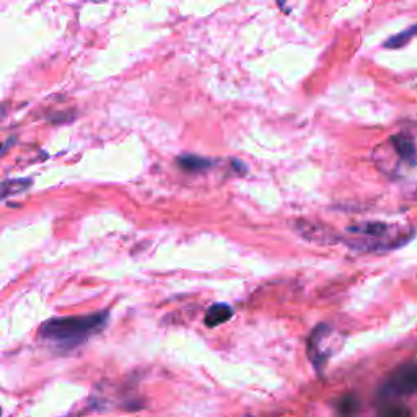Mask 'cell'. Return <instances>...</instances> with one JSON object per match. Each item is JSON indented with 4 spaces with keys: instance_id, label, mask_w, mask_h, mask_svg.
<instances>
[{
    "instance_id": "ba28073f",
    "label": "cell",
    "mask_w": 417,
    "mask_h": 417,
    "mask_svg": "<svg viewBox=\"0 0 417 417\" xmlns=\"http://www.w3.org/2000/svg\"><path fill=\"white\" fill-rule=\"evenodd\" d=\"M32 186V180H25V178H21V180H7L3 181L2 184V199H7L8 195H16L20 193H23Z\"/></svg>"
},
{
    "instance_id": "277c9868",
    "label": "cell",
    "mask_w": 417,
    "mask_h": 417,
    "mask_svg": "<svg viewBox=\"0 0 417 417\" xmlns=\"http://www.w3.org/2000/svg\"><path fill=\"white\" fill-rule=\"evenodd\" d=\"M391 145H393L394 152H396L399 158L403 160L404 163L407 165H414L417 163V147L414 141L409 136H404V134H398V136H393L390 139Z\"/></svg>"
},
{
    "instance_id": "7a4b0ae2",
    "label": "cell",
    "mask_w": 417,
    "mask_h": 417,
    "mask_svg": "<svg viewBox=\"0 0 417 417\" xmlns=\"http://www.w3.org/2000/svg\"><path fill=\"white\" fill-rule=\"evenodd\" d=\"M334 331L329 324H318L313 329L308 337V357H310L313 367L316 372L323 370L334 352Z\"/></svg>"
},
{
    "instance_id": "30bf717a",
    "label": "cell",
    "mask_w": 417,
    "mask_h": 417,
    "mask_svg": "<svg viewBox=\"0 0 417 417\" xmlns=\"http://www.w3.org/2000/svg\"><path fill=\"white\" fill-rule=\"evenodd\" d=\"M380 417H411V412L406 406H401V404L396 403H390L381 407Z\"/></svg>"
},
{
    "instance_id": "6da1fadb",
    "label": "cell",
    "mask_w": 417,
    "mask_h": 417,
    "mask_svg": "<svg viewBox=\"0 0 417 417\" xmlns=\"http://www.w3.org/2000/svg\"><path fill=\"white\" fill-rule=\"evenodd\" d=\"M110 313L98 311L85 316L51 318L39 326V337L62 350H71L97 336L106 328Z\"/></svg>"
},
{
    "instance_id": "9c48e42d",
    "label": "cell",
    "mask_w": 417,
    "mask_h": 417,
    "mask_svg": "<svg viewBox=\"0 0 417 417\" xmlns=\"http://www.w3.org/2000/svg\"><path fill=\"white\" fill-rule=\"evenodd\" d=\"M414 36H417V25L404 29V32H401V33L394 34V36H391L388 41L385 43V46L390 47V49H398V47L406 46Z\"/></svg>"
},
{
    "instance_id": "8fae6325",
    "label": "cell",
    "mask_w": 417,
    "mask_h": 417,
    "mask_svg": "<svg viewBox=\"0 0 417 417\" xmlns=\"http://www.w3.org/2000/svg\"><path fill=\"white\" fill-rule=\"evenodd\" d=\"M357 407H359V403H357V399H355L354 396L342 398L341 401H339V404H337L339 412H341V414H344V416L354 414V412L357 411Z\"/></svg>"
},
{
    "instance_id": "5b68a950",
    "label": "cell",
    "mask_w": 417,
    "mask_h": 417,
    "mask_svg": "<svg viewBox=\"0 0 417 417\" xmlns=\"http://www.w3.org/2000/svg\"><path fill=\"white\" fill-rule=\"evenodd\" d=\"M232 316V307L227 305V303H214L212 307H208L206 313V326L207 328H215V326H220L222 323H227Z\"/></svg>"
},
{
    "instance_id": "3957f363",
    "label": "cell",
    "mask_w": 417,
    "mask_h": 417,
    "mask_svg": "<svg viewBox=\"0 0 417 417\" xmlns=\"http://www.w3.org/2000/svg\"><path fill=\"white\" fill-rule=\"evenodd\" d=\"M381 393L386 398L407 396V394L417 393V364H404L398 370H394L393 375L386 380Z\"/></svg>"
},
{
    "instance_id": "8992f818",
    "label": "cell",
    "mask_w": 417,
    "mask_h": 417,
    "mask_svg": "<svg viewBox=\"0 0 417 417\" xmlns=\"http://www.w3.org/2000/svg\"><path fill=\"white\" fill-rule=\"evenodd\" d=\"M349 232L364 235V237L368 238H381L390 232V227L383 222H365V224L352 225V227H349Z\"/></svg>"
},
{
    "instance_id": "52a82bcc",
    "label": "cell",
    "mask_w": 417,
    "mask_h": 417,
    "mask_svg": "<svg viewBox=\"0 0 417 417\" xmlns=\"http://www.w3.org/2000/svg\"><path fill=\"white\" fill-rule=\"evenodd\" d=\"M178 165H180L184 171L199 173V171H204V169L211 168L212 162L208 158H204V156H199V155H182L178 158Z\"/></svg>"
}]
</instances>
